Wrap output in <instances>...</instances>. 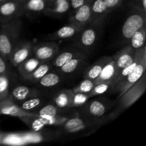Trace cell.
<instances>
[{"instance_id":"1","label":"cell","mask_w":146,"mask_h":146,"mask_svg":"<svg viewBox=\"0 0 146 146\" xmlns=\"http://www.w3.org/2000/svg\"><path fill=\"white\" fill-rule=\"evenodd\" d=\"M21 25V18L0 24V55L7 60L19 40Z\"/></svg>"},{"instance_id":"2","label":"cell","mask_w":146,"mask_h":146,"mask_svg":"<svg viewBox=\"0 0 146 146\" xmlns=\"http://www.w3.org/2000/svg\"><path fill=\"white\" fill-rule=\"evenodd\" d=\"M102 25L88 24L74 37V46L88 55L94 48L99 37Z\"/></svg>"},{"instance_id":"3","label":"cell","mask_w":146,"mask_h":146,"mask_svg":"<svg viewBox=\"0 0 146 146\" xmlns=\"http://www.w3.org/2000/svg\"><path fill=\"white\" fill-rule=\"evenodd\" d=\"M146 14L137 7H132V11L126 18L121 29L123 39L128 41L137 31L145 26Z\"/></svg>"},{"instance_id":"4","label":"cell","mask_w":146,"mask_h":146,"mask_svg":"<svg viewBox=\"0 0 146 146\" xmlns=\"http://www.w3.org/2000/svg\"><path fill=\"white\" fill-rule=\"evenodd\" d=\"M146 68V49L144 50L142 56L133 71L125 78L121 80L112 86L113 89L118 94V98L128 91L133 84H135L142 76L145 74Z\"/></svg>"},{"instance_id":"5","label":"cell","mask_w":146,"mask_h":146,"mask_svg":"<svg viewBox=\"0 0 146 146\" xmlns=\"http://www.w3.org/2000/svg\"><path fill=\"white\" fill-rule=\"evenodd\" d=\"M146 88L145 74H144L141 78L132 86L128 91H125L121 97L118 98L119 106L121 109H125L131 106L141 96L144 94Z\"/></svg>"},{"instance_id":"6","label":"cell","mask_w":146,"mask_h":146,"mask_svg":"<svg viewBox=\"0 0 146 146\" xmlns=\"http://www.w3.org/2000/svg\"><path fill=\"white\" fill-rule=\"evenodd\" d=\"M23 15V0H7L0 4V24L21 18Z\"/></svg>"},{"instance_id":"7","label":"cell","mask_w":146,"mask_h":146,"mask_svg":"<svg viewBox=\"0 0 146 146\" xmlns=\"http://www.w3.org/2000/svg\"><path fill=\"white\" fill-rule=\"evenodd\" d=\"M61 48L54 41L41 42L33 46L32 54L34 56L41 62H51L58 54Z\"/></svg>"},{"instance_id":"8","label":"cell","mask_w":146,"mask_h":146,"mask_svg":"<svg viewBox=\"0 0 146 146\" xmlns=\"http://www.w3.org/2000/svg\"><path fill=\"white\" fill-rule=\"evenodd\" d=\"M33 44L28 40H19L9 57L12 66L17 68L21 62L33 56Z\"/></svg>"},{"instance_id":"9","label":"cell","mask_w":146,"mask_h":146,"mask_svg":"<svg viewBox=\"0 0 146 146\" xmlns=\"http://www.w3.org/2000/svg\"><path fill=\"white\" fill-rule=\"evenodd\" d=\"M112 107V104L101 99H94L87 101L83 106V115L92 118H102L104 115Z\"/></svg>"},{"instance_id":"10","label":"cell","mask_w":146,"mask_h":146,"mask_svg":"<svg viewBox=\"0 0 146 146\" xmlns=\"http://www.w3.org/2000/svg\"><path fill=\"white\" fill-rule=\"evenodd\" d=\"M91 4L92 0H87L82 6L71 13L68 18V22L81 27H85L91 23Z\"/></svg>"},{"instance_id":"11","label":"cell","mask_w":146,"mask_h":146,"mask_svg":"<svg viewBox=\"0 0 146 146\" xmlns=\"http://www.w3.org/2000/svg\"><path fill=\"white\" fill-rule=\"evenodd\" d=\"M0 115H10L13 117H17L19 118L24 117L32 116L36 115V113L29 112L22 109L17 103L11 101L7 98L0 101Z\"/></svg>"},{"instance_id":"12","label":"cell","mask_w":146,"mask_h":146,"mask_svg":"<svg viewBox=\"0 0 146 146\" xmlns=\"http://www.w3.org/2000/svg\"><path fill=\"white\" fill-rule=\"evenodd\" d=\"M135 54H136V50L133 49L128 44L112 56L116 68V74L123 68L130 65L134 61L135 58Z\"/></svg>"},{"instance_id":"13","label":"cell","mask_w":146,"mask_h":146,"mask_svg":"<svg viewBox=\"0 0 146 146\" xmlns=\"http://www.w3.org/2000/svg\"><path fill=\"white\" fill-rule=\"evenodd\" d=\"M41 96V91L37 88H31L27 86H17L10 91L8 98L14 102L19 104L29 98Z\"/></svg>"},{"instance_id":"14","label":"cell","mask_w":146,"mask_h":146,"mask_svg":"<svg viewBox=\"0 0 146 146\" xmlns=\"http://www.w3.org/2000/svg\"><path fill=\"white\" fill-rule=\"evenodd\" d=\"M77 57L87 58V54L77 48H67L64 51L60 50L58 54L54 57L51 62L53 67H55L57 69L71 59Z\"/></svg>"},{"instance_id":"15","label":"cell","mask_w":146,"mask_h":146,"mask_svg":"<svg viewBox=\"0 0 146 146\" xmlns=\"http://www.w3.org/2000/svg\"><path fill=\"white\" fill-rule=\"evenodd\" d=\"M82 28L83 27H81V26L68 23L67 25L64 26L57 31L48 34L46 36V38L51 41H56V40L68 39V38H74L78 34V33L82 29Z\"/></svg>"},{"instance_id":"16","label":"cell","mask_w":146,"mask_h":146,"mask_svg":"<svg viewBox=\"0 0 146 146\" xmlns=\"http://www.w3.org/2000/svg\"><path fill=\"white\" fill-rule=\"evenodd\" d=\"M109 14L104 0H92L91 19L90 24L104 25L106 18Z\"/></svg>"},{"instance_id":"17","label":"cell","mask_w":146,"mask_h":146,"mask_svg":"<svg viewBox=\"0 0 146 146\" xmlns=\"http://www.w3.org/2000/svg\"><path fill=\"white\" fill-rule=\"evenodd\" d=\"M70 11L69 0H51L43 14L48 17H61Z\"/></svg>"},{"instance_id":"18","label":"cell","mask_w":146,"mask_h":146,"mask_svg":"<svg viewBox=\"0 0 146 146\" xmlns=\"http://www.w3.org/2000/svg\"><path fill=\"white\" fill-rule=\"evenodd\" d=\"M51 0H23L24 15H36L44 12Z\"/></svg>"},{"instance_id":"19","label":"cell","mask_w":146,"mask_h":146,"mask_svg":"<svg viewBox=\"0 0 146 146\" xmlns=\"http://www.w3.org/2000/svg\"><path fill=\"white\" fill-rule=\"evenodd\" d=\"M112 56H104L101 57L99 59L97 60L95 63L90 66L85 71L84 74V78L92 80L95 81V80L98 78L101 73V70L104 67V66L111 59Z\"/></svg>"},{"instance_id":"20","label":"cell","mask_w":146,"mask_h":146,"mask_svg":"<svg viewBox=\"0 0 146 146\" xmlns=\"http://www.w3.org/2000/svg\"><path fill=\"white\" fill-rule=\"evenodd\" d=\"M72 94V89H65L58 91L53 97V104L61 110L66 111L69 109L71 108Z\"/></svg>"},{"instance_id":"21","label":"cell","mask_w":146,"mask_h":146,"mask_svg":"<svg viewBox=\"0 0 146 146\" xmlns=\"http://www.w3.org/2000/svg\"><path fill=\"white\" fill-rule=\"evenodd\" d=\"M41 63V61L38 58L34 56H31L29 58L24 60L17 67V71L21 76V78L24 80L36 69V68Z\"/></svg>"},{"instance_id":"22","label":"cell","mask_w":146,"mask_h":146,"mask_svg":"<svg viewBox=\"0 0 146 146\" xmlns=\"http://www.w3.org/2000/svg\"><path fill=\"white\" fill-rule=\"evenodd\" d=\"M115 74H116V68H115V63L113 58H111V59L104 66L103 69L101 70L98 78L95 80V83L97 84L100 82H108L112 84L113 86V81L115 78Z\"/></svg>"},{"instance_id":"23","label":"cell","mask_w":146,"mask_h":146,"mask_svg":"<svg viewBox=\"0 0 146 146\" xmlns=\"http://www.w3.org/2000/svg\"><path fill=\"white\" fill-rule=\"evenodd\" d=\"M61 74L58 72L51 71L47 73L38 81V84L44 88H50L58 86L62 81Z\"/></svg>"},{"instance_id":"24","label":"cell","mask_w":146,"mask_h":146,"mask_svg":"<svg viewBox=\"0 0 146 146\" xmlns=\"http://www.w3.org/2000/svg\"><path fill=\"white\" fill-rule=\"evenodd\" d=\"M52 68L53 66L51 62H41L38 66L36 68V69L24 80L31 83H37L44 76L49 72Z\"/></svg>"},{"instance_id":"25","label":"cell","mask_w":146,"mask_h":146,"mask_svg":"<svg viewBox=\"0 0 146 146\" xmlns=\"http://www.w3.org/2000/svg\"><path fill=\"white\" fill-rule=\"evenodd\" d=\"M86 58H81V57H77L73 59H71L64 64L62 66L57 68V71L61 75H68L75 72L84 62H85Z\"/></svg>"},{"instance_id":"26","label":"cell","mask_w":146,"mask_h":146,"mask_svg":"<svg viewBox=\"0 0 146 146\" xmlns=\"http://www.w3.org/2000/svg\"><path fill=\"white\" fill-rule=\"evenodd\" d=\"M45 104L46 101L44 98H41V96H36L29 98L17 104H19V106L25 111L35 113L40 107L44 106Z\"/></svg>"},{"instance_id":"27","label":"cell","mask_w":146,"mask_h":146,"mask_svg":"<svg viewBox=\"0 0 146 146\" xmlns=\"http://www.w3.org/2000/svg\"><path fill=\"white\" fill-rule=\"evenodd\" d=\"M64 110H61L56 106L54 104H45L44 106L40 107L35 112L40 118H49L51 117L56 116L58 114H61L64 112Z\"/></svg>"},{"instance_id":"28","label":"cell","mask_w":146,"mask_h":146,"mask_svg":"<svg viewBox=\"0 0 146 146\" xmlns=\"http://www.w3.org/2000/svg\"><path fill=\"white\" fill-rule=\"evenodd\" d=\"M145 36H146V27H142L138 31H137L131 38L129 39L128 45L131 47H132L133 49L138 50L139 48H141L143 46H145Z\"/></svg>"},{"instance_id":"29","label":"cell","mask_w":146,"mask_h":146,"mask_svg":"<svg viewBox=\"0 0 146 146\" xmlns=\"http://www.w3.org/2000/svg\"><path fill=\"white\" fill-rule=\"evenodd\" d=\"M20 119L33 131H39L44 129L46 126L41 118L37 114L32 116L24 117Z\"/></svg>"},{"instance_id":"30","label":"cell","mask_w":146,"mask_h":146,"mask_svg":"<svg viewBox=\"0 0 146 146\" xmlns=\"http://www.w3.org/2000/svg\"><path fill=\"white\" fill-rule=\"evenodd\" d=\"M9 74H0V101L9 96Z\"/></svg>"},{"instance_id":"31","label":"cell","mask_w":146,"mask_h":146,"mask_svg":"<svg viewBox=\"0 0 146 146\" xmlns=\"http://www.w3.org/2000/svg\"><path fill=\"white\" fill-rule=\"evenodd\" d=\"M95 84L96 83L94 81L88 78H84V80L80 82L78 85L73 88L72 91L74 93H83V94H88L94 88Z\"/></svg>"},{"instance_id":"32","label":"cell","mask_w":146,"mask_h":146,"mask_svg":"<svg viewBox=\"0 0 146 146\" xmlns=\"http://www.w3.org/2000/svg\"><path fill=\"white\" fill-rule=\"evenodd\" d=\"M110 88H112V84L108 82H100L97 83L94 85V88H92L89 94H88L90 98L97 96L103 95L106 93Z\"/></svg>"},{"instance_id":"33","label":"cell","mask_w":146,"mask_h":146,"mask_svg":"<svg viewBox=\"0 0 146 146\" xmlns=\"http://www.w3.org/2000/svg\"><path fill=\"white\" fill-rule=\"evenodd\" d=\"M89 98L90 97L88 96V94L73 92L71 102V108H81L88 101Z\"/></svg>"},{"instance_id":"34","label":"cell","mask_w":146,"mask_h":146,"mask_svg":"<svg viewBox=\"0 0 146 146\" xmlns=\"http://www.w3.org/2000/svg\"><path fill=\"white\" fill-rule=\"evenodd\" d=\"M124 0H104L108 13L114 11L122 4Z\"/></svg>"},{"instance_id":"35","label":"cell","mask_w":146,"mask_h":146,"mask_svg":"<svg viewBox=\"0 0 146 146\" xmlns=\"http://www.w3.org/2000/svg\"><path fill=\"white\" fill-rule=\"evenodd\" d=\"M9 60L0 55V74H9Z\"/></svg>"},{"instance_id":"36","label":"cell","mask_w":146,"mask_h":146,"mask_svg":"<svg viewBox=\"0 0 146 146\" xmlns=\"http://www.w3.org/2000/svg\"><path fill=\"white\" fill-rule=\"evenodd\" d=\"M87 0H69L70 10H71V13H73L77 9L79 8Z\"/></svg>"},{"instance_id":"37","label":"cell","mask_w":146,"mask_h":146,"mask_svg":"<svg viewBox=\"0 0 146 146\" xmlns=\"http://www.w3.org/2000/svg\"><path fill=\"white\" fill-rule=\"evenodd\" d=\"M7 1V0H0V4H1V3L4 2V1Z\"/></svg>"}]
</instances>
